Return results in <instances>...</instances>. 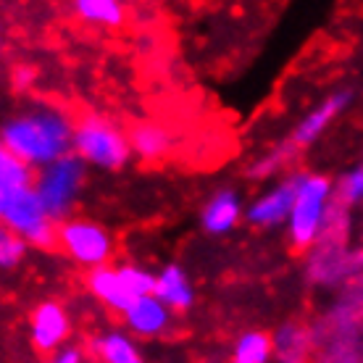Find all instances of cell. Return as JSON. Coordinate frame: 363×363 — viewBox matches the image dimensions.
<instances>
[{
  "instance_id": "1",
  "label": "cell",
  "mask_w": 363,
  "mask_h": 363,
  "mask_svg": "<svg viewBox=\"0 0 363 363\" xmlns=\"http://www.w3.org/2000/svg\"><path fill=\"white\" fill-rule=\"evenodd\" d=\"M6 153L21 158L24 164L50 166L69 155L74 145V129L58 111L37 108L11 118L3 129Z\"/></svg>"
},
{
  "instance_id": "2",
  "label": "cell",
  "mask_w": 363,
  "mask_h": 363,
  "mask_svg": "<svg viewBox=\"0 0 363 363\" xmlns=\"http://www.w3.org/2000/svg\"><path fill=\"white\" fill-rule=\"evenodd\" d=\"M0 216L13 235L24 237L32 245L48 247L53 242V218L48 216L35 187L0 190Z\"/></svg>"
},
{
  "instance_id": "3",
  "label": "cell",
  "mask_w": 363,
  "mask_h": 363,
  "mask_svg": "<svg viewBox=\"0 0 363 363\" xmlns=\"http://www.w3.org/2000/svg\"><path fill=\"white\" fill-rule=\"evenodd\" d=\"M74 150L87 164L103 166V169H118L127 164L132 145L129 137L121 135L108 118L87 116L74 129Z\"/></svg>"
},
{
  "instance_id": "4",
  "label": "cell",
  "mask_w": 363,
  "mask_h": 363,
  "mask_svg": "<svg viewBox=\"0 0 363 363\" xmlns=\"http://www.w3.org/2000/svg\"><path fill=\"white\" fill-rule=\"evenodd\" d=\"M329 192L332 187L324 177H298V195L290 216V237L295 245L306 247L318 237L327 218Z\"/></svg>"
},
{
  "instance_id": "5",
  "label": "cell",
  "mask_w": 363,
  "mask_h": 363,
  "mask_svg": "<svg viewBox=\"0 0 363 363\" xmlns=\"http://www.w3.org/2000/svg\"><path fill=\"white\" fill-rule=\"evenodd\" d=\"M82 158L79 155H64L61 161H55V164L45 166L43 174L37 177V195L43 200V206H45L48 216L53 218H61L66 216V211L72 208V200L79 190V184H82Z\"/></svg>"
},
{
  "instance_id": "6",
  "label": "cell",
  "mask_w": 363,
  "mask_h": 363,
  "mask_svg": "<svg viewBox=\"0 0 363 363\" xmlns=\"http://www.w3.org/2000/svg\"><path fill=\"white\" fill-rule=\"evenodd\" d=\"M58 237H61V245L69 250V255L84 266L100 269L111 255L108 235L98 224H90V221H69L61 227Z\"/></svg>"
},
{
  "instance_id": "7",
  "label": "cell",
  "mask_w": 363,
  "mask_h": 363,
  "mask_svg": "<svg viewBox=\"0 0 363 363\" xmlns=\"http://www.w3.org/2000/svg\"><path fill=\"white\" fill-rule=\"evenodd\" d=\"M295 195H298V177L279 184V187H274L272 192L261 195V198L247 208V218H250L253 224H258V227H277L284 218L292 216Z\"/></svg>"
},
{
  "instance_id": "8",
  "label": "cell",
  "mask_w": 363,
  "mask_h": 363,
  "mask_svg": "<svg viewBox=\"0 0 363 363\" xmlns=\"http://www.w3.org/2000/svg\"><path fill=\"white\" fill-rule=\"evenodd\" d=\"M69 335V318L58 303H43L32 316V342L40 350H53Z\"/></svg>"
},
{
  "instance_id": "9",
  "label": "cell",
  "mask_w": 363,
  "mask_h": 363,
  "mask_svg": "<svg viewBox=\"0 0 363 363\" xmlns=\"http://www.w3.org/2000/svg\"><path fill=\"white\" fill-rule=\"evenodd\" d=\"M345 103H347V92H337V95H332L329 100H324L318 108L311 111L308 116L300 121V127L295 129L292 147H306V145H311V143H316L318 135L332 124V118L345 108Z\"/></svg>"
},
{
  "instance_id": "10",
  "label": "cell",
  "mask_w": 363,
  "mask_h": 363,
  "mask_svg": "<svg viewBox=\"0 0 363 363\" xmlns=\"http://www.w3.org/2000/svg\"><path fill=\"white\" fill-rule=\"evenodd\" d=\"M124 318L137 335H158L169 324V308L155 295H147V298H137L124 311Z\"/></svg>"
},
{
  "instance_id": "11",
  "label": "cell",
  "mask_w": 363,
  "mask_h": 363,
  "mask_svg": "<svg viewBox=\"0 0 363 363\" xmlns=\"http://www.w3.org/2000/svg\"><path fill=\"white\" fill-rule=\"evenodd\" d=\"M90 290L98 295L106 306H111L113 311H124L135 303V298H132V292H129L127 281H124V277H121V269H95V272L90 274Z\"/></svg>"
},
{
  "instance_id": "12",
  "label": "cell",
  "mask_w": 363,
  "mask_h": 363,
  "mask_svg": "<svg viewBox=\"0 0 363 363\" xmlns=\"http://www.w3.org/2000/svg\"><path fill=\"white\" fill-rule=\"evenodd\" d=\"M155 298L164 303L166 308L184 311L192 306V284L187 274L179 266H166L164 272L155 277Z\"/></svg>"
},
{
  "instance_id": "13",
  "label": "cell",
  "mask_w": 363,
  "mask_h": 363,
  "mask_svg": "<svg viewBox=\"0 0 363 363\" xmlns=\"http://www.w3.org/2000/svg\"><path fill=\"white\" fill-rule=\"evenodd\" d=\"M237 218H240V198L235 192L221 190L203 208V229L208 235H224V232L235 227Z\"/></svg>"
},
{
  "instance_id": "14",
  "label": "cell",
  "mask_w": 363,
  "mask_h": 363,
  "mask_svg": "<svg viewBox=\"0 0 363 363\" xmlns=\"http://www.w3.org/2000/svg\"><path fill=\"white\" fill-rule=\"evenodd\" d=\"M129 145L140 158H161L172 147V135L158 124H140L129 135Z\"/></svg>"
},
{
  "instance_id": "15",
  "label": "cell",
  "mask_w": 363,
  "mask_h": 363,
  "mask_svg": "<svg viewBox=\"0 0 363 363\" xmlns=\"http://www.w3.org/2000/svg\"><path fill=\"white\" fill-rule=\"evenodd\" d=\"M74 9L84 21L100 24V27H118L124 18V9L113 0H77Z\"/></svg>"
},
{
  "instance_id": "16",
  "label": "cell",
  "mask_w": 363,
  "mask_h": 363,
  "mask_svg": "<svg viewBox=\"0 0 363 363\" xmlns=\"http://www.w3.org/2000/svg\"><path fill=\"white\" fill-rule=\"evenodd\" d=\"M272 337L264 335V332H247L237 340L232 363H266L272 358Z\"/></svg>"
},
{
  "instance_id": "17",
  "label": "cell",
  "mask_w": 363,
  "mask_h": 363,
  "mask_svg": "<svg viewBox=\"0 0 363 363\" xmlns=\"http://www.w3.org/2000/svg\"><path fill=\"white\" fill-rule=\"evenodd\" d=\"M95 350L103 355L106 363H143V358L137 355L135 345L129 342V337H124L121 332L103 335L95 342Z\"/></svg>"
},
{
  "instance_id": "18",
  "label": "cell",
  "mask_w": 363,
  "mask_h": 363,
  "mask_svg": "<svg viewBox=\"0 0 363 363\" xmlns=\"http://www.w3.org/2000/svg\"><path fill=\"white\" fill-rule=\"evenodd\" d=\"M21 187H32L29 164L3 150L0 153V190H21Z\"/></svg>"
},
{
  "instance_id": "19",
  "label": "cell",
  "mask_w": 363,
  "mask_h": 363,
  "mask_svg": "<svg viewBox=\"0 0 363 363\" xmlns=\"http://www.w3.org/2000/svg\"><path fill=\"white\" fill-rule=\"evenodd\" d=\"M121 277H124L135 300L147 298V295L155 292V277L150 272H145V269H140V266H121Z\"/></svg>"
},
{
  "instance_id": "20",
  "label": "cell",
  "mask_w": 363,
  "mask_h": 363,
  "mask_svg": "<svg viewBox=\"0 0 363 363\" xmlns=\"http://www.w3.org/2000/svg\"><path fill=\"white\" fill-rule=\"evenodd\" d=\"M24 250H27V240L18 235H3L0 237V264L11 269L16 266L21 258H24Z\"/></svg>"
},
{
  "instance_id": "21",
  "label": "cell",
  "mask_w": 363,
  "mask_h": 363,
  "mask_svg": "<svg viewBox=\"0 0 363 363\" xmlns=\"http://www.w3.org/2000/svg\"><path fill=\"white\" fill-rule=\"evenodd\" d=\"M340 198H342V203L363 200V169H353L345 174V179L340 184Z\"/></svg>"
},
{
  "instance_id": "22",
  "label": "cell",
  "mask_w": 363,
  "mask_h": 363,
  "mask_svg": "<svg viewBox=\"0 0 363 363\" xmlns=\"http://www.w3.org/2000/svg\"><path fill=\"white\" fill-rule=\"evenodd\" d=\"M277 347H279V353L284 355V358H292V355H300L303 350V337H300L298 329H287L284 327V332L279 335V340H277Z\"/></svg>"
},
{
  "instance_id": "23",
  "label": "cell",
  "mask_w": 363,
  "mask_h": 363,
  "mask_svg": "<svg viewBox=\"0 0 363 363\" xmlns=\"http://www.w3.org/2000/svg\"><path fill=\"white\" fill-rule=\"evenodd\" d=\"M11 82H13V87L21 92L29 90L32 82H35V72H32L29 66H18V69H13V79H11Z\"/></svg>"
},
{
  "instance_id": "24",
  "label": "cell",
  "mask_w": 363,
  "mask_h": 363,
  "mask_svg": "<svg viewBox=\"0 0 363 363\" xmlns=\"http://www.w3.org/2000/svg\"><path fill=\"white\" fill-rule=\"evenodd\" d=\"M50 363H82V355L79 350H61Z\"/></svg>"
}]
</instances>
